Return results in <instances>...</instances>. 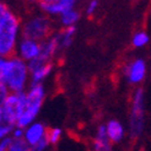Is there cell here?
I'll use <instances>...</instances> for the list:
<instances>
[{
	"label": "cell",
	"mask_w": 151,
	"mask_h": 151,
	"mask_svg": "<svg viewBox=\"0 0 151 151\" xmlns=\"http://www.w3.org/2000/svg\"><path fill=\"white\" fill-rule=\"evenodd\" d=\"M59 16H60V22H62V24L66 27V26L75 25V22H76L79 20V17H80V14H79V11L74 10L71 7V9L64 11L63 14H60Z\"/></svg>",
	"instance_id": "5bb4252c"
},
{
	"label": "cell",
	"mask_w": 151,
	"mask_h": 151,
	"mask_svg": "<svg viewBox=\"0 0 151 151\" xmlns=\"http://www.w3.org/2000/svg\"><path fill=\"white\" fill-rule=\"evenodd\" d=\"M59 48H60L59 40H58V37L55 35L54 37H52V38L41 42V52H40V55L38 57L41 59H43L44 62L48 63Z\"/></svg>",
	"instance_id": "9c48e42d"
},
{
	"label": "cell",
	"mask_w": 151,
	"mask_h": 151,
	"mask_svg": "<svg viewBox=\"0 0 151 151\" xmlns=\"http://www.w3.org/2000/svg\"><path fill=\"white\" fill-rule=\"evenodd\" d=\"M49 144H50V142H49V139H48V135H46V137H43L38 142H37L36 145H33V146L31 147V150H35V151H42V150L46 149Z\"/></svg>",
	"instance_id": "ffe728a7"
},
{
	"label": "cell",
	"mask_w": 151,
	"mask_h": 151,
	"mask_svg": "<svg viewBox=\"0 0 151 151\" xmlns=\"http://www.w3.org/2000/svg\"><path fill=\"white\" fill-rule=\"evenodd\" d=\"M31 149V146H29V144L26 141V139L24 138H20V139H15L14 138V141L12 144L10 146V150L9 151H27Z\"/></svg>",
	"instance_id": "2e32d148"
},
{
	"label": "cell",
	"mask_w": 151,
	"mask_h": 151,
	"mask_svg": "<svg viewBox=\"0 0 151 151\" xmlns=\"http://www.w3.org/2000/svg\"><path fill=\"white\" fill-rule=\"evenodd\" d=\"M27 106V93L24 91L10 92L4 100H1L0 107V119L3 124L16 125L17 119L24 113Z\"/></svg>",
	"instance_id": "3957f363"
},
{
	"label": "cell",
	"mask_w": 151,
	"mask_h": 151,
	"mask_svg": "<svg viewBox=\"0 0 151 151\" xmlns=\"http://www.w3.org/2000/svg\"><path fill=\"white\" fill-rule=\"evenodd\" d=\"M14 141V137H5V138H1V142H0V151H7L10 150V146Z\"/></svg>",
	"instance_id": "44dd1931"
},
{
	"label": "cell",
	"mask_w": 151,
	"mask_h": 151,
	"mask_svg": "<svg viewBox=\"0 0 151 151\" xmlns=\"http://www.w3.org/2000/svg\"><path fill=\"white\" fill-rule=\"evenodd\" d=\"M19 20L6 5H0V54L11 57L16 46Z\"/></svg>",
	"instance_id": "7a4b0ae2"
},
{
	"label": "cell",
	"mask_w": 151,
	"mask_h": 151,
	"mask_svg": "<svg viewBox=\"0 0 151 151\" xmlns=\"http://www.w3.org/2000/svg\"><path fill=\"white\" fill-rule=\"evenodd\" d=\"M47 135H48V139H49V142L52 145H55L57 142L59 141L60 137H62V130L59 128H54V129H49L47 132Z\"/></svg>",
	"instance_id": "ac0fdd59"
},
{
	"label": "cell",
	"mask_w": 151,
	"mask_h": 151,
	"mask_svg": "<svg viewBox=\"0 0 151 151\" xmlns=\"http://www.w3.org/2000/svg\"><path fill=\"white\" fill-rule=\"evenodd\" d=\"M52 70V64L50 63H46L43 66L38 68L37 70L31 73V80L32 82L31 84H37V82H41L46 76H48V74Z\"/></svg>",
	"instance_id": "9a60e30c"
},
{
	"label": "cell",
	"mask_w": 151,
	"mask_h": 151,
	"mask_svg": "<svg viewBox=\"0 0 151 151\" xmlns=\"http://www.w3.org/2000/svg\"><path fill=\"white\" fill-rule=\"evenodd\" d=\"M50 32V21L46 16H35L24 25L22 35L27 38L43 41Z\"/></svg>",
	"instance_id": "5b68a950"
},
{
	"label": "cell",
	"mask_w": 151,
	"mask_h": 151,
	"mask_svg": "<svg viewBox=\"0 0 151 151\" xmlns=\"http://www.w3.org/2000/svg\"><path fill=\"white\" fill-rule=\"evenodd\" d=\"M132 42H133L134 47H142V46H145V44L149 42V36L144 31L138 32V33L134 35Z\"/></svg>",
	"instance_id": "e0dca14e"
},
{
	"label": "cell",
	"mask_w": 151,
	"mask_h": 151,
	"mask_svg": "<svg viewBox=\"0 0 151 151\" xmlns=\"http://www.w3.org/2000/svg\"><path fill=\"white\" fill-rule=\"evenodd\" d=\"M145 74H146V65L142 59L134 60L125 69V75L132 84H138L141 80H144Z\"/></svg>",
	"instance_id": "52a82bcc"
},
{
	"label": "cell",
	"mask_w": 151,
	"mask_h": 151,
	"mask_svg": "<svg viewBox=\"0 0 151 151\" xmlns=\"http://www.w3.org/2000/svg\"><path fill=\"white\" fill-rule=\"evenodd\" d=\"M64 3H66V4H69L70 6H73L74 4H75V1H76V0H63Z\"/></svg>",
	"instance_id": "d4e9b609"
},
{
	"label": "cell",
	"mask_w": 151,
	"mask_h": 151,
	"mask_svg": "<svg viewBox=\"0 0 151 151\" xmlns=\"http://www.w3.org/2000/svg\"><path fill=\"white\" fill-rule=\"evenodd\" d=\"M46 63H47V62H44V60H43V59H41L40 57H36V58H33V59H31V60H28V62H27L28 70L32 73V71H35V70L38 69V68L43 66ZM48 63H49V62H48Z\"/></svg>",
	"instance_id": "d6986e66"
},
{
	"label": "cell",
	"mask_w": 151,
	"mask_h": 151,
	"mask_svg": "<svg viewBox=\"0 0 151 151\" xmlns=\"http://www.w3.org/2000/svg\"><path fill=\"white\" fill-rule=\"evenodd\" d=\"M15 125H10V124H1L0 127V138H5L7 137L10 133H12Z\"/></svg>",
	"instance_id": "7402d4cb"
},
{
	"label": "cell",
	"mask_w": 151,
	"mask_h": 151,
	"mask_svg": "<svg viewBox=\"0 0 151 151\" xmlns=\"http://www.w3.org/2000/svg\"><path fill=\"white\" fill-rule=\"evenodd\" d=\"M21 57H3L0 60V81L11 92L24 91L28 76V65Z\"/></svg>",
	"instance_id": "6da1fadb"
},
{
	"label": "cell",
	"mask_w": 151,
	"mask_h": 151,
	"mask_svg": "<svg viewBox=\"0 0 151 151\" xmlns=\"http://www.w3.org/2000/svg\"><path fill=\"white\" fill-rule=\"evenodd\" d=\"M111 140L108 138L107 125H101L97 132V137L92 142L93 150L96 151H108L111 150Z\"/></svg>",
	"instance_id": "30bf717a"
},
{
	"label": "cell",
	"mask_w": 151,
	"mask_h": 151,
	"mask_svg": "<svg viewBox=\"0 0 151 151\" xmlns=\"http://www.w3.org/2000/svg\"><path fill=\"white\" fill-rule=\"evenodd\" d=\"M12 137H14L15 139L25 138V130H24V128L16 125V128H14V130H12Z\"/></svg>",
	"instance_id": "603a6c76"
},
{
	"label": "cell",
	"mask_w": 151,
	"mask_h": 151,
	"mask_svg": "<svg viewBox=\"0 0 151 151\" xmlns=\"http://www.w3.org/2000/svg\"><path fill=\"white\" fill-rule=\"evenodd\" d=\"M40 1H46V3H53V1H58V0H40Z\"/></svg>",
	"instance_id": "484cf974"
},
{
	"label": "cell",
	"mask_w": 151,
	"mask_h": 151,
	"mask_svg": "<svg viewBox=\"0 0 151 151\" xmlns=\"http://www.w3.org/2000/svg\"><path fill=\"white\" fill-rule=\"evenodd\" d=\"M144 129V91L138 88L133 96L130 114V137L137 139Z\"/></svg>",
	"instance_id": "277c9868"
},
{
	"label": "cell",
	"mask_w": 151,
	"mask_h": 151,
	"mask_svg": "<svg viewBox=\"0 0 151 151\" xmlns=\"http://www.w3.org/2000/svg\"><path fill=\"white\" fill-rule=\"evenodd\" d=\"M75 33V26H66L65 29L57 35L59 40V46L60 48H68L73 42V36Z\"/></svg>",
	"instance_id": "4fadbf2b"
},
{
	"label": "cell",
	"mask_w": 151,
	"mask_h": 151,
	"mask_svg": "<svg viewBox=\"0 0 151 151\" xmlns=\"http://www.w3.org/2000/svg\"><path fill=\"white\" fill-rule=\"evenodd\" d=\"M40 6L41 9L47 12V14H52V15H60L64 11L71 9L73 6H70L69 4L64 3L63 0H58V1H53V3H46V1H40Z\"/></svg>",
	"instance_id": "8fae6325"
},
{
	"label": "cell",
	"mask_w": 151,
	"mask_h": 151,
	"mask_svg": "<svg viewBox=\"0 0 151 151\" xmlns=\"http://www.w3.org/2000/svg\"><path fill=\"white\" fill-rule=\"evenodd\" d=\"M107 133H108V138L112 142H118L122 140L124 135L123 125L119 122H117V120H111L107 124Z\"/></svg>",
	"instance_id": "7c38bea8"
},
{
	"label": "cell",
	"mask_w": 151,
	"mask_h": 151,
	"mask_svg": "<svg viewBox=\"0 0 151 151\" xmlns=\"http://www.w3.org/2000/svg\"><path fill=\"white\" fill-rule=\"evenodd\" d=\"M46 135H47L46 127L42 123H31L27 127V129L25 130V139L31 147L33 145H36L37 142L43 137H46Z\"/></svg>",
	"instance_id": "ba28073f"
},
{
	"label": "cell",
	"mask_w": 151,
	"mask_h": 151,
	"mask_svg": "<svg viewBox=\"0 0 151 151\" xmlns=\"http://www.w3.org/2000/svg\"><path fill=\"white\" fill-rule=\"evenodd\" d=\"M97 6H99V1H97V0H92V1L88 4L87 9H86L87 15H91V14H93V12H95V10L97 9Z\"/></svg>",
	"instance_id": "cb8c5ba5"
},
{
	"label": "cell",
	"mask_w": 151,
	"mask_h": 151,
	"mask_svg": "<svg viewBox=\"0 0 151 151\" xmlns=\"http://www.w3.org/2000/svg\"><path fill=\"white\" fill-rule=\"evenodd\" d=\"M40 52H41V43H38V41H36V40L27 38V37L22 38V41L19 44V49H17L19 57H21L26 62L38 57Z\"/></svg>",
	"instance_id": "8992f818"
}]
</instances>
